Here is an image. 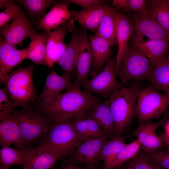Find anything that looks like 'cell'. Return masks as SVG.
Segmentation results:
<instances>
[{
	"mask_svg": "<svg viewBox=\"0 0 169 169\" xmlns=\"http://www.w3.org/2000/svg\"><path fill=\"white\" fill-rule=\"evenodd\" d=\"M15 114L23 145L32 147L45 140L52 123L39 105H29L21 109H14Z\"/></svg>",
	"mask_w": 169,
	"mask_h": 169,
	"instance_id": "cell-1",
	"label": "cell"
},
{
	"mask_svg": "<svg viewBox=\"0 0 169 169\" xmlns=\"http://www.w3.org/2000/svg\"><path fill=\"white\" fill-rule=\"evenodd\" d=\"M75 82L47 107L42 109L50 117L67 115L74 119L85 116L88 110L99 99L82 90Z\"/></svg>",
	"mask_w": 169,
	"mask_h": 169,
	"instance_id": "cell-2",
	"label": "cell"
},
{
	"mask_svg": "<svg viewBox=\"0 0 169 169\" xmlns=\"http://www.w3.org/2000/svg\"><path fill=\"white\" fill-rule=\"evenodd\" d=\"M52 125L42 144L61 156L71 155L81 142L72 116L61 115L51 117Z\"/></svg>",
	"mask_w": 169,
	"mask_h": 169,
	"instance_id": "cell-3",
	"label": "cell"
},
{
	"mask_svg": "<svg viewBox=\"0 0 169 169\" xmlns=\"http://www.w3.org/2000/svg\"><path fill=\"white\" fill-rule=\"evenodd\" d=\"M33 64L20 67L1 80L11 101L17 107L38 105L36 101L37 89L33 79Z\"/></svg>",
	"mask_w": 169,
	"mask_h": 169,
	"instance_id": "cell-4",
	"label": "cell"
},
{
	"mask_svg": "<svg viewBox=\"0 0 169 169\" xmlns=\"http://www.w3.org/2000/svg\"><path fill=\"white\" fill-rule=\"evenodd\" d=\"M140 88L123 86L108 99L114 120L115 134L121 136L131 125L136 115L137 100Z\"/></svg>",
	"mask_w": 169,
	"mask_h": 169,
	"instance_id": "cell-5",
	"label": "cell"
},
{
	"mask_svg": "<svg viewBox=\"0 0 169 169\" xmlns=\"http://www.w3.org/2000/svg\"><path fill=\"white\" fill-rule=\"evenodd\" d=\"M154 67V63L133 43L124 54L116 77L123 84L130 79L148 81Z\"/></svg>",
	"mask_w": 169,
	"mask_h": 169,
	"instance_id": "cell-6",
	"label": "cell"
},
{
	"mask_svg": "<svg viewBox=\"0 0 169 169\" xmlns=\"http://www.w3.org/2000/svg\"><path fill=\"white\" fill-rule=\"evenodd\" d=\"M169 105V97L152 87L140 89L136 102V115L139 123L158 117Z\"/></svg>",
	"mask_w": 169,
	"mask_h": 169,
	"instance_id": "cell-7",
	"label": "cell"
},
{
	"mask_svg": "<svg viewBox=\"0 0 169 169\" xmlns=\"http://www.w3.org/2000/svg\"><path fill=\"white\" fill-rule=\"evenodd\" d=\"M116 58H110L100 72L83 82L81 85L84 91L92 95L107 98L123 87L122 83L117 81L115 78Z\"/></svg>",
	"mask_w": 169,
	"mask_h": 169,
	"instance_id": "cell-8",
	"label": "cell"
},
{
	"mask_svg": "<svg viewBox=\"0 0 169 169\" xmlns=\"http://www.w3.org/2000/svg\"><path fill=\"white\" fill-rule=\"evenodd\" d=\"M130 18L132 27L131 39L132 42L143 41V37L146 36L150 39L162 40L169 42V32L150 14L134 12Z\"/></svg>",
	"mask_w": 169,
	"mask_h": 169,
	"instance_id": "cell-9",
	"label": "cell"
},
{
	"mask_svg": "<svg viewBox=\"0 0 169 169\" xmlns=\"http://www.w3.org/2000/svg\"><path fill=\"white\" fill-rule=\"evenodd\" d=\"M0 33L1 38L16 46L25 39L31 38L37 32L21 7L12 21L0 27Z\"/></svg>",
	"mask_w": 169,
	"mask_h": 169,
	"instance_id": "cell-10",
	"label": "cell"
},
{
	"mask_svg": "<svg viewBox=\"0 0 169 169\" xmlns=\"http://www.w3.org/2000/svg\"><path fill=\"white\" fill-rule=\"evenodd\" d=\"M109 138L105 136L81 142L71 155L69 163L83 164L90 169H95L102 161V149Z\"/></svg>",
	"mask_w": 169,
	"mask_h": 169,
	"instance_id": "cell-11",
	"label": "cell"
},
{
	"mask_svg": "<svg viewBox=\"0 0 169 169\" xmlns=\"http://www.w3.org/2000/svg\"><path fill=\"white\" fill-rule=\"evenodd\" d=\"M15 148L23 155V169H51L62 157L42 143L32 147L23 146Z\"/></svg>",
	"mask_w": 169,
	"mask_h": 169,
	"instance_id": "cell-12",
	"label": "cell"
},
{
	"mask_svg": "<svg viewBox=\"0 0 169 169\" xmlns=\"http://www.w3.org/2000/svg\"><path fill=\"white\" fill-rule=\"evenodd\" d=\"M165 112L163 118L159 121L153 123L149 120L140 123L132 132V135L139 141L141 148L146 153H155L163 147L164 144L155 131L164 124L169 117V113Z\"/></svg>",
	"mask_w": 169,
	"mask_h": 169,
	"instance_id": "cell-13",
	"label": "cell"
},
{
	"mask_svg": "<svg viewBox=\"0 0 169 169\" xmlns=\"http://www.w3.org/2000/svg\"><path fill=\"white\" fill-rule=\"evenodd\" d=\"M74 21H67L52 32L46 45L45 65L52 67L63 55L67 46L64 38L68 31L71 32L75 29Z\"/></svg>",
	"mask_w": 169,
	"mask_h": 169,
	"instance_id": "cell-14",
	"label": "cell"
},
{
	"mask_svg": "<svg viewBox=\"0 0 169 169\" xmlns=\"http://www.w3.org/2000/svg\"><path fill=\"white\" fill-rule=\"evenodd\" d=\"M73 82L65 76L59 75L54 71L49 74L42 93L38 97V104L42 109L47 107L61 94L62 91Z\"/></svg>",
	"mask_w": 169,
	"mask_h": 169,
	"instance_id": "cell-15",
	"label": "cell"
},
{
	"mask_svg": "<svg viewBox=\"0 0 169 169\" xmlns=\"http://www.w3.org/2000/svg\"><path fill=\"white\" fill-rule=\"evenodd\" d=\"M79 45L77 61L74 82L81 86L90 74L93 58L90 44L86 30L79 32Z\"/></svg>",
	"mask_w": 169,
	"mask_h": 169,
	"instance_id": "cell-16",
	"label": "cell"
},
{
	"mask_svg": "<svg viewBox=\"0 0 169 169\" xmlns=\"http://www.w3.org/2000/svg\"><path fill=\"white\" fill-rule=\"evenodd\" d=\"M26 59H28L26 49L19 50L0 37V80L4 79L13 68Z\"/></svg>",
	"mask_w": 169,
	"mask_h": 169,
	"instance_id": "cell-17",
	"label": "cell"
},
{
	"mask_svg": "<svg viewBox=\"0 0 169 169\" xmlns=\"http://www.w3.org/2000/svg\"><path fill=\"white\" fill-rule=\"evenodd\" d=\"M70 3L69 0H63L53 5L49 11L38 21L36 30L50 31L70 20L71 16L68 8Z\"/></svg>",
	"mask_w": 169,
	"mask_h": 169,
	"instance_id": "cell-18",
	"label": "cell"
},
{
	"mask_svg": "<svg viewBox=\"0 0 169 169\" xmlns=\"http://www.w3.org/2000/svg\"><path fill=\"white\" fill-rule=\"evenodd\" d=\"M108 7L105 5L94 6L80 10H71L70 19L77 20L83 29L96 33Z\"/></svg>",
	"mask_w": 169,
	"mask_h": 169,
	"instance_id": "cell-19",
	"label": "cell"
},
{
	"mask_svg": "<svg viewBox=\"0 0 169 169\" xmlns=\"http://www.w3.org/2000/svg\"><path fill=\"white\" fill-rule=\"evenodd\" d=\"M118 9L114 13L116 23V36L118 44L115 67L116 75L119 68L122 57L126 51L128 42L132 33L131 22L130 18L120 12Z\"/></svg>",
	"mask_w": 169,
	"mask_h": 169,
	"instance_id": "cell-20",
	"label": "cell"
},
{
	"mask_svg": "<svg viewBox=\"0 0 169 169\" xmlns=\"http://www.w3.org/2000/svg\"><path fill=\"white\" fill-rule=\"evenodd\" d=\"M93 58L90 74L94 77L104 68L111 53L108 42L96 33L89 34Z\"/></svg>",
	"mask_w": 169,
	"mask_h": 169,
	"instance_id": "cell-21",
	"label": "cell"
},
{
	"mask_svg": "<svg viewBox=\"0 0 169 169\" xmlns=\"http://www.w3.org/2000/svg\"><path fill=\"white\" fill-rule=\"evenodd\" d=\"M86 115L94 120L110 139L115 134L114 123L108 99L103 101L100 100L97 101L88 110Z\"/></svg>",
	"mask_w": 169,
	"mask_h": 169,
	"instance_id": "cell-22",
	"label": "cell"
},
{
	"mask_svg": "<svg viewBox=\"0 0 169 169\" xmlns=\"http://www.w3.org/2000/svg\"><path fill=\"white\" fill-rule=\"evenodd\" d=\"M79 32L75 28L72 32L71 39L64 54L56 63L63 71V75L71 80L76 68L79 45Z\"/></svg>",
	"mask_w": 169,
	"mask_h": 169,
	"instance_id": "cell-23",
	"label": "cell"
},
{
	"mask_svg": "<svg viewBox=\"0 0 169 169\" xmlns=\"http://www.w3.org/2000/svg\"><path fill=\"white\" fill-rule=\"evenodd\" d=\"M0 143L2 147L13 145L15 147L24 146L16 117L13 112L0 121Z\"/></svg>",
	"mask_w": 169,
	"mask_h": 169,
	"instance_id": "cell-24",
	"label": "cell"
},
{
	"mask_svg": "<svg viewBox=\"0 0 169 169\" xmlns=\"http://www.w3.org/2000/svg\"><path fill=\"white\" fill-rule=\"evenodd\" d=\"M52 32L43 30L31 38L28 46L26 48L28 59L37 65L45 64L47 44Z\"/></svg>",
	"mask_w": 169,
	"mask_h": 169,
	"instance_id": "cell-25",
	"label": "cell"
},
{
	"mask_svg": "<svg viewBox=\"0 0 169 169\" xmlns=\"http://www.w3.org/2000/svg\"><path fill=\"white\" fill-rule=\"evenodd\" d=\"M154 64V70L148 81L152 87L161 90L169 97V57L160 59Z\"/></svg>",
	"mask_w": 169,
	"mask_h": 169,
	"instance_id": "cell-26",
	"label": "cell"
},
{
	"mask_svg": "<svg viewBox=\"0 0 169 169\" xmlns=\"http://www.w3.org/2000/svg\"><path fill=\"white\" fill-rule=\"evenodd\" d=\"M145 55L154 63L167 56L169 52V42L162 40L133 41Z\"/></svg>",
	"mask_w": 169,
	"mask_h": 169,
	"instance_id": "cell-27",
	"label": "cell"
},
{
	"mask_svg": "<svg viewBox=\"0 0 169 169\" xmlns=\"http://www.w3.org/2000/svg\"><path fill=\"white\" fill-rule=\"evenodd\" d=\"M74 119L75 128L81 142L108 136L94 120L86 115Z\"/></svg>",
	"mask_w": 169,
	"mask_h": 169,
	"instance_id": "cell-28",
	"label": "cell"
},
{
	"mask_svg": "<svg viewBox=\"0 0 169 169\" xmlns=\"http://www.w3.org/2000/svg\"><path fill=\"white\" fill-rule=\"evenodd\" d=\"M24 7L29 16L33 25L45 14L47 10L59 2L56 0H19L16 1Z\"/></svg>",
	"mask_w": 169,
	"mask_h": 169,
	"instance_id": "cell-29",
	"label": "cell"
},
{
	"mask_svg": "<svg viewBox=\"0 0 169 169\" xmlns=\"http://www.w3.org/2000/svg\"><path fill=\"white\" fill-rule=\"evenodd\" d=\"M118 9L116 7H109L95 33L105 39L110 46L117 43L114 13Z\"/></svg>",
	"mask_w": 169,
	"mask_h": 169,
	"instance_id": "cell-30",
	"label": "cell"
},
{
	"mask_svg": "<svg viewBox=\"0 0 169 169\" xmlns=\"http://www.w3.org/2000/svg\"><path fill=\"white\" fill-rule=\"evenodd\" d=\"M146 3L151 16L169 32V1L149 0Z\"/></svg>",
	"mask_w": 169,
	"mask_h": 169,
	"instance_id": "cell-31",
	"label": "cell"
},
{
	"mask_svg": "<svg viewBox=\"0 0 169 169\" xmlns=\"http://www.w3.org/2000/svg\"><path fill=\"white\" fill-rule=\"evenodd\" d=\"M126 144L124 137L115 134L103 146L101 159L104 163L103 169H107L117 155Z\"/></svg>",
	"mask_w": 169,
	"mask_h": 169,
	"instance_id": "cell-32",
	"label": "cell"
},
{
	"mask_svg": "<svg viewBox=\"0 0 169 169\" xmlns=\"http://www.w3.org/2000/svg\"><path fill=\"white\" fill-rule=\"evenodd\" d=\"M0 169H9L13 165L23 166L24 160L22 153L9 146L2 147L0 150Z\"/></svg>",
	"mask_w": 169,
	"mask_h": 169,
	"instance_id": "cell-33",
	"label": "cell"
},
{
	"mask_svg": "<svg viewBox=\"0 0 169 169\" xmlns=\"http://www.w3.org/2000/svg\"><path fill=\"white\" fill-rule=\"evenodd\" d=\"M141 148L139 141L136 139L127 144L117 155L107 169L120 166L136 157Z\"/></svg>",
	"mask_w": 169,
	"mask_h": 169,
	"instance_id": "cell-34",
	"label": "cell"
},
{
	"mask_svg": "<svg viewBox=\"0 0 169 169\" xmlns=\"http://www.w3.org/2000/svg\"><path fill=\"white\" fill-rule=\"evenodd\" d=\"M112 5L119 9L122 8L124 13L131 11L145 14H150L145 0H113Z\"/></svg>",
	"mask_w": 169,
	"mask_h": 169,
	"instance_id": "cell-35",
	"label": "cell"
},
{
	"mask_svg": "<svg viewBox=\"0 0 169 169\" xmlns=\"http://www.w3.org/2000/svg\"><path fill=\"white\" fill-rule=\"evenodd\" d=\"M138 154L150 161L158 169H169V150L167 149L151 154L142 151Z\"/></svg>",
	"mask_w": 169,
	"mask_h": 169,
	"instance_id": "cell-36",
	"label": "cell"
},
{
	"mask_svg": "<svg viewBox=\"0 0 169 169\" xmlns=\"http://www.w3.org/2000/svg\"><path fill=\"white\" fill-rule=\"evenodd\" d=\"M17 106L11 101L5 87L0 90V120H3L12 115Z\"/></svg>",
	"mask_w": 169,
	"mask_h": 169,
	"instance_id": "cell-37",
	"label": "cell"
},
{
	"mask_svg": "<svg viewBox=\"0 0 169 169\" xmlns=\"http://www.w3.org/2000/svg\"><path fill=\"white\" fill-rule=\"evenodd\" d=\"M126 164L131 169H158L150 161L138 154Z\"/></svg>",
	"mask_w": 169,
	"mask_h": 169,
	"instance_id": "cell-38",
	"label": "cell"
},
{
	"mask_svg": "<svg viewBox=\"0 0 169 169\" xmlns=\"http://www.w3.org/2000/svg\"><path fill=\"white\" fill-rule=\"evenodd\" d=\"M20 7V4L15 3L1 12L0 27L9 23L16 15Z\"/></svg>",
	"mask_w": 169,
	"mask_h": 169,
	"instance_id": "cell-39",
	"label": "cell"
},
{
	"mask_svg": "<svg viewBox=\"0 0 169 169\" xmlns=\"http://www.w3.org/2000/svg\"><path fill=\"white\" fill-rule=\"evenodd\" d=\"M70 3L78 5L85 8L94 6H102L105 5L100 0H69Z\"/></svg>",
	"mask_w": 169,
	"mask_h": 169,
	"instance_id": "cell-40",
	"label": "cell"
},
{
	"mask_svg": "<svg viewBox=\"0 0 169 169\" xmlns=\"http://www.w3.org/2000/svg\"><path fill=\"white\" fill-rule=\"evenodd\" d=\"M159 137L161 141L167 146V149L169 150V135L165 132H159Z\"/></svg>",
	"mask_w": 169,
	"mask_h": 169,
	"instance_id": "cell-41",
	"label": "cell"
},
{
	"mask_svg": "<svg viewBox=\"0 0 169 169\" xmlns=\"http://www.w3.org/2000/svg\"><path fill=\"white\" fill-rule=\"evenodd\" d=\"M15 3V1L13 0H0V8H6Z\"/></svg>",
	"mask_w": 169,
	"mask_h": 169,
	"instance_id": "cell-42",
	"label": "cell"
},
{
	"mask_svg": "<svg viewBox=\"0 0 169 169\" xmlns=\"http://www.w3.org/2000/svg\"><path fill=\"white\" fill-rule=\"evenodd\" d=\"M64 169H90L86 167H82L76 164L69 163Z\"/></svg>",
	"mask_w": 169,
	"mask_h": 169,
	"instance_id": "cell-43",
	"label": "cell"
},
{
	"mask_svg": "<svg viewBox=\"0 0 169 169\" xmlns=\"http://www.w3.org/2000/svg\"><path fill=\"white\" fill-rule=\"evenodd\" d=\"M164 124L165 132L169 135V117Z\"/></svg>",
	"mask_w": 169,
	"mask_h": 169,
	"instance_id": "cell-44",
	"label": "cell"
},
{
	"mask_svg": "<svg viewBox=\"0 0 169 169\" xmlns=\"http://www.w3.org/2000/svg\"><path fill=\"white\" fill-rule=\"evenodd\" d=\"M111 169H131L128 166L125 164L124 163L122 165L117 166Z\"/></svg>",
	"mask_w": 169,
	"mask_h": 169,
	"instance_id": "cell-45",
	"label": "cell"
}]
</instances>
